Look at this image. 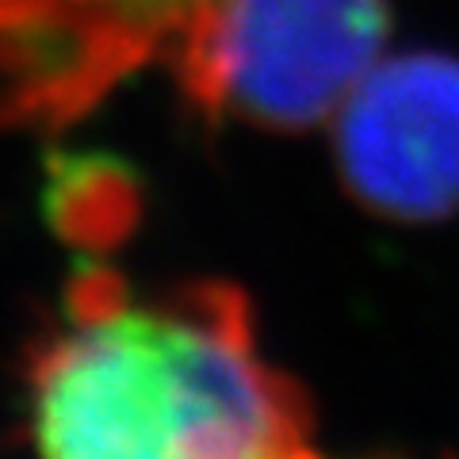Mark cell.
I'll return each instance as SVG.
<instances>
[{"mask_svg": "<svg viewBox=\"0 0 459 459\" xmlns=\"http://www.w3.org/2000/svg\"><path fill=\"white\" fill-rule=\"evenodd\" d=\"M27 425L35 459H291L314 410L303 383L264 360L241 287L134 291L92 256L31 349Z\"/></svg>", "mask_w": 459, "mask_h": 459, "instance_id": "6da1fadb", "label": "cell"}, {"mask_svg": "<svg viewBox=\"0 0 459 459\" xmlns=\"http://www.w3.org/2000/svg\"><path fill=\"white\" fill-rule=\"evenodd\" d=\"M391 0H207L169 62L207 119L310 131L379 65Z\"/></svg>", "mask_w": 459, "mask_h": 459, "instance_id": "7a4b0ae2", "label": "cell"}, {"mask_svg": "<svg viewBox=\"0 0 459 459\" xmlns=\"http://www.w3.org/2000/svg\"><path fill=\"white\" fill-rule=\"evenodd\" d=\"M337 177L356 204L391 222L459 214V57H386L337 111Z\"/></svg>", "mask_w": 459, "mask_h": 459, "instance_id": "3957f363", "label": "cell"}, {"mask_svg": "<svg viewBox=\"0 0 459 459\" xmlns=\"http://www.w3.org/2000/svg\"><path fill=\"white\" fill-rule=\"evenodd\" d=\"M42 207L54 234L77 249H111L142 214V184L111 153H54L47 161Z\"/></svg>", "mask_w": 459, "mask_h": 459, "instance_id": "277c9868", "label": "cell"}, {"mask_svg": "<svg viewBox=\"0 0 459 459\" xmlns=\"http://www.w3.org/2000/svg\"><path fill=\"white\" fill-rule=\"evenodd\" d=\"M291 459H325V455H322V452H314V444H307V448H299Z\"/></svg>", "mask_w": 459, "mask_h": 459, "instance_id": "5b68a950", "label": "cell"}]
</instances>
